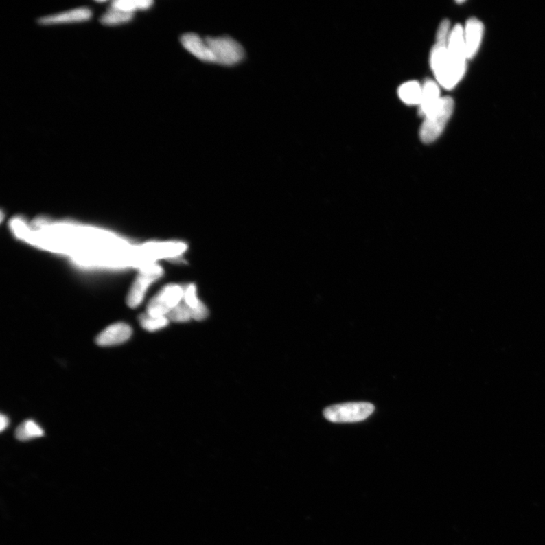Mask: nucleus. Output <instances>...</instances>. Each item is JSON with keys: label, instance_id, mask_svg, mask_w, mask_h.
<instances>
[{"label": "nucleus", "instance_id": "2eb2a0df", "mask_svg": "<svg viewBox=\"0 0 545 545\" xmlns=\"http://www.w3.org/2000/svg\"><path fill=\"white\" fill-rule=\"evenodd\" d=\"M152 4L151 0H115L110 6L125 12L134 13L137 10H148Z\"/></svg>", "mask_w": 545, "mask_h": 545}, {"label": "nucleus", "instance_id": "f257e3e1", "mask_svg": "<svg viewBox=\"0 0 545 545\" xmlns=\"http://www.w3.org/2000/svg\"><path fill=\"white\" fill-rule=\"evenodd\" d=\"M451 32L450 22L448 20L441 22L437 33V43L430 57L431 68L434 76L439 84L448 90L453 89L466 72L456 66L449 56L448 42Z\"/></svg>", "mask_w": 545, "mask_h": 545}, {"label": "nucleus", "instance_id": "1a4fd4ad", "mask_svg": "<svg viewBox=\"0 0 545 545\" xmlns=\"http://www.w3.org/2000/svg\"><path fill=\"white\" fill-rule=\"evenodd\" d=\"M181 43L183 47L198 60L205 62L215 63L207 43L200 36L194 33L183 34L181 36Z\"/></svg>", "mask_w": 545, "mask_h": 545}, {"label": "nucleus", "instance_id": "20e7f679", "mask_svg": "<svg viewBox=\"0 0 545 545\" xmlns=\"http://www.w3.org/2000/svg\"><path fill=\"white\" fill-rule=\"evenodd\" d=\"M164 275V269L157 262L139 267L138 275L130 287L127 303L130 308L141 305L150 287Z\"/></svg>", "mask_w": 545, "mask_h": 545}, {"label": "nucleus", "instance_id": "6ab92c4d", "mask_svg": "<svg viewBox=\"0 0 545 545\" xmlns=\"http://www.w3.org/2000/svg\"><path fill=\"white\" fill-rule=\"evenodd\" d=\"M167 318L176 323H186L193 320L189 309L183 301L167 315Z\"/></svg>", "mask_w": 545, "mask_h": 545}, {"label": "nucleus", "instance_id": "0eeeda50", "mask_svg": "<svg viewBox=\"0 0 545 545\" xmlns=\"http://www.w3.org/2000/svg\"><path fill=\"white\" fill-rule=\"evenodd\" d=\"M184 297V286L171 283L162 288L147 305V314L154 316H167L180 305Z\"/></svg>", "mask_w": 545, "mask_h": 545}, {"label": "nucleus", "instance_id": "39448f33", "mask_svg": "<svg viewBox=\"0 0 545 545\" xmlns=\"http://www.w3.org/2000/svg\"><path fill=\"white\" fill-rule=\"evenodd\" d=\"M374 409L371 403H345L327 408L323 411V415L327 421L333 423H356L369 417Z\"/></svg>", "mask_w": 545, "mask_h": 545}, {"label": "nucleus", "instance_id": "dca6fc26", "mask_svg": "<svg viewBox=\"0 0 545 545\" xmlns=\"http://www.w3.org/2000/svg\"><path fill=\"white\" fill-rule=\"evenodd\" d=\"M43 434L41 427L31 419L21 424L16 431V437L20 441H27L41 437Z\"/></svg>", "mask_w": 545, "mask_h": 545}, {"label": "nucleus", "instance_id": "4468645a", "mask_svg": "<svg viewBox=\"0 0 545 545\" xmlns=\"http://www.w3.org/2000/svg\"><path fill=\"white\" fill-rule=\"evenodd\" d=\"M423 86L417 81H409L402 84L399 89L400 99L408 105L421 104Z\"/></svg>", "mask_w": 545, "mask_h": 545}, {"label": "nucleus", "instance_id": "aec40b11", "mask_svg": "<svg viewBox=\"0 0 545 545\" xmlns=\"http://www.w3.org/2000/svg\"><path fill=\"white\" fill-rule=\"evenodd\" d=\"M9 426V419L7 417L4 416L3 415L0 417V430L1 431H4L7 426Z\"/></svg>", "mask_w": 545, "mask_h": 545}, {"label": "nucleus", "instance_id": "ddd939ff", "mask_svg": "<svg viewBox=\"0 0 545 545\" xmlns=\"http://www.w3.org/2000/svg\"><path fill=\"white\" fill-rule=\"evenodd\" d=\"M422 98L419 104V114L426 117L431 113L436 108L441 97L438 84L432 80H427L422 86Z\"/></svg>", "mask_w": 545, "mask_h": 545}, {"label": "nucleus", "instance_id": "7ed1b4c3", "mask_svg": "<svg viewBox=\"0 0 545 545\" xmlns=\"http://www.w3.org/2000/svg\"><path fill=\"white\" fill-rule=\"evenodd\" d=\"M188 248L187 243L183 241H152L138 247V254L143 266L159 260L178 259Z\"/></svg>", "mask_w": 545, "mask_h": 545}, {"label": "nucleus", "instance_id": "9b49d317", "mask_svg": "<svg viewBox=\"0 0 545 545\" xmlns=\"http://www.w3.org/2000/svg\"><path fill=\"white\" fill-rule=\"evenodd\" d=\"M183 303L185 304L192 315V319L202 321L207 318L209 309L198 297L197 286L195 283L184 286V297Z\"/></svg>", "mask_w": 545, "mask_h": 545}, {"label": "nucleus", "instance_id": "f3484780", "mask_svg": "<svg viewBox=\"0 0 545 545\" xmlns=\"http://www.w3.org/2000/svg\"><path fill=\"white\" fill-rule=\"evenodd\" d=\"M134 17V13L125 12L110 6L100 19L101 23L106 25H116L126 23Z\"/></svg>", "mask_w": 545, "mask_h": 545}, {"label": "nucleus", "instance_id": "9d476101", "mask_svg": "<svg viewBox=\"0 0 545 545\" xmlns=\"http://www.w3.org/2000/svg\"><path fill=\"white\" fill-rule=\"evenodd\" d=\"M465 41L468 58H474L480 49L484 34V25L480 20L475 18L467 21L463 27Z\"/></svg>", "mask_w": 545, "mask_h": 545}, {"label": "nucleus", "instance_id": "f03ea898", "mask_svg": "<svg viewBox=\"0 0 545 545\" xmlns=\"http://www.w3.org/2000/svg\"><path fill=\"white\" fill-rule=\"evenodd\" d=\"M454 101L451 97H441L438 106L424 117L419 130V137L424 143L436 141L444 130L454 111Z\"/></svg>", "mask_w": 545, "mask_h": 545}, {"label": "nucleus", "instance_id": "423d86ee", "mask_svg": "<svg viewBox=\"0 0 545 545\" xmlns=\"http://www.w3.org/2000/svg\"><path fill=\"white\" fill-rule=\"evenodd\" d=\"M211 51L215 63L231 66L243 60L245 56L244 49L240 44L230 36H217L205 38Z\"/></svg>", "mask_w": 545, "mask_h": 545}, {"label": "nucleus", "instance_id": "6e6552de", "mask_svg": "<svg viewBox=\"0 0 545 545\" xmlns=\"http://www.w3.org/2000/svg\"><path fill=\"white\" fill-rule=\"evenodd\" d=\"M132 329L127 323H117L108 327L97 338L100 346H111L121 344L129 340Z\"/></svg>", "mask_w": 545, "mask_h": 545}, {"label": "nucleus", "instance_id": "f8f14e48", "mask_svg": "<svg viewBox=\"0 0 545 545\" xmlns=\"http://www.w3.org/2000/svg\"><path fill=\"white\" fill-rule=\"evenodd\" d=\"M91 16V10L85 8V7H82V8H78L63 13L54 14V16L41 18L39 20V23L43 25L73 23V22L88 21Z\"/></svg>", "mask_w": 545, "mask_h": 545}, {"label": "nucleus", "instance_id": "a211bd4d", "mask_svg": "<svg viewBox=\"0 0 545 545\" xmlns=\"http://www.w3.org/2000/svg\"><path fill=\"white\" fill-rule=\"evenodd\" d=\"M139 321L142 327L149 332H156V331L163 329L170 322L167 316H154L147 313L139 316Z\"/></svg>", "mask_w": 545, "mask_h": 545}]
</instances>
